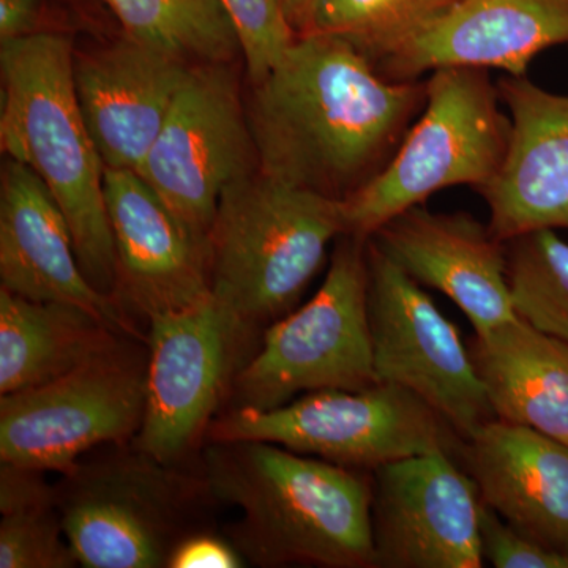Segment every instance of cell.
Instances as JSON below:
<instances>
[{"label": "cell", "instance_id": "cell-29", "mask_svg": "<svg viewBox=\"0 0 568 568\" xmlns=\"http://www.w3.org/2000/svg\"><path fill=\"white\" fill-rule=\"evenodd\" d=\"M245 566L244 556L234 545L219 537H182L171 552L168 567L171 568H239Z\"/></svg>", "mask_w": 568, "mask_h": 568}, {"label": "cell", "instance_id": "cell-24", "mask_svg": "<svg viewBox=\"0 0 568 568\" xmlns=\"http://www.w3.org/2000/svg\"><path fill=\"white\" fill-rule=\"evenodd\" d=\"M43 473L0 467V567L71 568L78 560L63 530L58 491Z\"/></svg>", "mask_w": 568, "mask_h": 568}, {"label": "cell", "instance_id": "cell-26", "mask_svg": "<svg viewBox=\"0 0 568 568\" xmlns=\"http://www.w3.org/2000/svg\"><path fill=\"white\" fill-rule=\"evenodd\" d=\"M507 280L515 313L568 345V244L555 230L506 242Z\"/></svg>", "mask_w": 568, "mask_h": 568}, {"label": "cell", "instance_id": "cell-21", "mask_svg": "<svg viewBox=\"0 0 568 568\" xmlns=\"http://www.w3.org/2000/svg\"><path fill=\"white\" fill-rule=\"evenodd\" d=\"M496 418L568 446V345L517 317L469 339Z\"/></svg>", "mask_w": 568, "mask_h": 568}, {"label": "cell", "instance_id": "cell-31", "mask_svg": "<svg viewBox=\"0 0 568 568\" xmlns=\"http://www.w3.org/2000/svg\"><path fill=\"white\" fill-rule=\"evenodd\" d=\"M317 2H320V0H283L287 18H290L291 24L294 26L298 36L312 29Z\"/></svg>", "mask_w": 568, "mask_h": 568}, {"label": "cell", "instance_id": "cell-11", "mask_svg": "<svg viewBox=\"0 0 568 568\" xmlns=\"http://www.w3.org/2000/svg\"><path fill=\"white\" fill-rule=\"evenodd\" d=\"M58 491L63 530L88 568H162L192 487L141 452L78 465Z\"/></svg>", "mask_w": 568, "mask_h": 568}, {"label": "cell", "instance_id": "cell-19", "mask_svg": "<svg viewBox=\"0 0 568 568\" xmlns=\"http://www.w3.org/2000/svg\"><path fill=\"white\" fill-rule=\"evenodd\" d=\"M568 43V0H459L428 31L377 63L392 81L444 67L523 77L540 52Z\"/></svg>", "mask_w": 568, "mask_h": 568}, {"label": "cell", "instance_id": "cell-15", "mask_svg": "<svg viewBox=\"0 0 568 568\" xmlns=\"http://www.w3.org/2000/svg\"><path fill=\"white\" fill-rule=\"evenodd\" d=\"M192 67L125 32L99 50L74 52V91L104 168L138 171Z\"/></svg>", "mask_w": 568, "mask_h": 568}, {"label": "cell", "instance_id": "cell-27", "mask_svg": "<svg viewBox=\"0 0 568 568\" xmlns=\"http://www.w3.org/2000/svg\"><path fill=\"white\" fill-rule=\"evenodd\" d=\"M222 3L237 33L250 84L263 80L298 37L283 0H222Z\"/></svg>", "mask_w": 568, "mask_h": 568}, {"label": "cell", "instance_id": "cell-4", "mask_svg": "<svg viewBox=\"0 0 568 568\" xmlns=\"http://www.w3.org/2000/svg\"><path fill=\"white\" fill-rule=\"evenodd\" d=\"M346 233L343 201L260 171L231 183L213 220L211 293L245 331L293 312Z\"/></svg>", "mask_w": 568, "mask_h": 568}, {"label": "cell", "instance_id": "cell-17", "mask_svg": "<svg viewBox=\"0 0 568 568\" xmlns=\"http://www.w3.org/2000/svg\"><path fill=\"white\" fill-rule=\"evenodd\" d=\"M369 239L422 286L454 301L476 335L517 320L508 287L506 242L470 213H439L416 205Z\"/></svg>", "mask_w": 568, "mask_h": 568}, {"label": "cell", "instance_id": "cell-9", "mask_svg": "<svg viewBox=\"0 0 568 568\" xmlns=\"http://www.w3.org/2000/svg\"><path fill=\"white\" fill-rule=\"evenodd\" d=\"M368 320L381 383L428 403L463 440L496 420L487 392L457 327L420 283L368 239Z\"/></svg>", "mask_w": 568, "mask_h": 568}, {"label": "cell", "instance_id": "cell-1", "mask_svg": "<svg viewBox=\"0 0 568 568\" xmlns=\"http://www.w3.org/2000/svg\"><path fill=\"white\" fill-rule=\"evenodd\" d=\"M426 102V81H392L354 44L301 33L263 80L246 118L257 171L346 200L386 168Z\"/></svg>", "mask_w": 568, "mask_h": 568}, {"label": "cell", "instance_id": "cell-10", "mask_svg": "<svg viewBox=\"0 0 568 568\" xmlns=\"http://www.w3.org/2000/svg\"><path fill=\"white\" fill-rule=\"evenodd\" d=\"M254 171L246 104L231 63H196L136 173L209 245L224 190Z\"/></svg>", "mask_w": 568, "mask_h": 568}, {"label": "cell", "instance_id": "cell-13", "mask_svg": "<svg viewBox=\"0 0 568 568\" xmlns=\"http://www.w3.org/2000/svg\"><path fill=\"white\" fill-rule=\"evenodd\" d=\"M481 499L447 452L416 455L372 473L375 568H481Z\"/></svg>", "mask_w": 568, "mask_h": 568}, {"label": "cell", "instance_id": "cell-2", "mask_svg": "<svg viewBox=\"0 0 568 568\" xmlns=\"http://www.w3.org/2000/svg\"><path fill=\"white\" fill-rule=\"evenodd\" d=\"M205 487L241 510L234 547L254 566L375 568L372 473L264 440H213Z\"/></svg>", "mask_w": 568, "mask_h": 568}, {"label": "cell", "instance_id": "cell-12", "mask_svg": "<svg viewBox=\"0 0 568 568\" xmlns=\"http://www.w3.org/2000/svg\"><path fill=\"white\" fill-rule=\"evenodd\" d=\"M149 327L145 409L133 446L171 466L207 428L246 331L212 293L185 308L156 313Z\"/></svg>", "mask_w": 568, "mask_h": 568}, {"label": "cell", "instance_id": "cell-5", "mask_svg": "<svg viewBox=\"0 0 568 568\" xmlns=\"http://www.w3.org/2000/svg\"><path fill=\"white\" fill-rule=\"evenodd\" d=\"M488 70L444 67L426 80V102L379 174L343 200L346 233L369 239L399 213L455 185L476 192L506 156L510 118Z\"/></svg>", "mask_w": 568, "mask_h": 568}, {"label": "cell", "instance_id": "cell-3", "mask_svg": "<svg viewBox=\"0 0 568 568\" xmlns=\"http://www.w3.org/2000/svg\"><path fill=\"white\" fill-rule=\"evenodd\" d=\"M73 63V41L65 33L0 41V148L48 186L65 213L82 272L100 293L115 298L118 260L104 201L106 168L82 118Z\"/></svg>", "mask_w": 568, "mask_h": 568}, {"label": "cell", "instance_id": "cell-22", "mask_svg": "<svg viewBox=\"0 0 568 568\" xmlns=\"http://www.w3.org/2000/svg\"><path fill=\"white\" fill-rule=\"evenodd\" d=\"M102 316L63 302H39L0 287V395L67 375L121 343Z\"/></svg>", "mask_w": 568, "mask_h": 568}, {"label": "cell", "instance_id": "cell-25", "mask_svg": "<svg viewBox=\"0 0 568 568\" xmlns=\"http://www.w3.org/2000/svg\"><path fill=\"white\" fill-rule=\"evenodd\" d=\"M458 2L459 0H320L308 32L331 33L345 39L377 65L428 31Z\"/></svg>", "mask_w": 568, "mask_h": 568}, {"label": "cell", "instance_id": "cell-16", "mask_svg": "<svg viewBox=\"0 0 568 568\" xmlns=\"http://www.w3.org/2000/svg\"><path fill=\"white\" fill-rule=\"evenodd\" d=\"M510 140L495 178L478 190L489 230L503 242L538 230H568V95L526 74L496 82Z\"/></svg>", "mask_w": 568, "mask_h": 568}, {"label": "cell", "instance_id": "cell-7", "mask_svg": "<svg viewBox=\"0 0 568 568\" xmlns=\"http://www.w3.org/2000/svg\"><path fill=\"white\" fill-rule=\"evenodd\" d=\"M212 440H264L373 473L398 459L447 452L462 436L413 392L381 383L364 390L310 392L274 409L239 406L213 425Z\"/></svg>", "mask_w": 568, "mask_h": 568}, {"label": "cell", "instance_id": "cell-20", "mask_svg": "<svg viewBox=\"0 0 568 568\" xmlns=\"http://www.w3.org/2000/svg\"><path fill=\"white\" fill-rule=\"evenodd\" d=\"M458 463L504 521L568 556L567 444L496 418L463 440Z\"/></svg>", "mask_w": 568, "mask_h": 568}, {"label": "cell", "instance_id": "cell-6", "mask_svg": "<svg viewBox=\"0 0 568 568\" xmlns=\"http://www.w3.org/2000/svg\"><path fill=\"white\" fill-rule=\"evenodd\" d=\"M368 239H338L323 286L265 328L235 379L239 406L274 409L310 392L381 384L368 320Z\"/></svg>", "mask_w": 568, "mask_h": 568}, {"label": "cell", "instance_id": "cell-14", "mask_svg": "<svg viewBox=\"0 0 568 568\" xmlns=\"http://www.w3.org/2000/svg\"><path fill=\"white\" fill-rule=\"evenodd\" d=\"M118 293L144 317L211 295V252L136 171L104 170Z\"/></svg>", "mask_w": 568, "mask_h": 568}, {"label": "cell", "instance_id": "cell-30", "mask_svg": "<svg viewBox=\"0 0 568 568\" xmlns=\"http://www.w3.org/2000/svg\"><path fill=\"white\" fill-rule=\"evenodd\" d=\"M43 9L44 0H0V41L44 32L40 29Z\"/></svg>", "mask_w": 568, "mask_h": 568}, {"label": "cell", "instance_id": "cell-23", "mask_svg": "<svg viewBox=\"0 0 568 568\" xmlns=\"http://www.w3.org/2000/svg\"><path fill=\"white\" fill-rule=\"evenodd\" d=\"M123 32L193 63H233L242 54L222 0H103Z\"/></svg>", "mask_w": 568, "mask_h": 568}, {"label": "cell", "instance_id": "cell-8", "mask_svg": "<svg viewBox=\"0 0 568 568\" xmlns=\"http://www.w3.org/2000/svg\"><path fill=\"white\" fill-rule=\"evenodd\" d=\"M148 361L119 343L88 364L0 398V459L70 474L81 455L140 432Z\"/></svg>", "mask_w": 568, "mask_h": 568}, {"label": "cell", "instance_id": "cell-18", "mask_svg": "<svg viewBox=\"0 0 568 568\" xmlns=\"http://www.w3.org/2000/svg\"><path fill=\"white\" fill-rule=\"evenodd\" d=\"M0 282L39 302L80 305L136 335L121 305L82 272L65 213L31 168L7 160L0 182Z\"/></svg>", "mask_w": 568, "mask_h": 568}, {"label": "cell", "instance_id": "cell-28", "mask_svg": "<svg viewBox=\"0 0 568 568\" xmlns=\"http://www.w3.org/2000/svg\"><path fill=\"white\" fill-rule=\"evenodd\" d=\"M480 537L484 559L496 568H568V556L538 544L504 521L481 503Z\"/></svg>", "mask_w": 568, "mask_h": 568}]
</instances>
